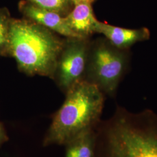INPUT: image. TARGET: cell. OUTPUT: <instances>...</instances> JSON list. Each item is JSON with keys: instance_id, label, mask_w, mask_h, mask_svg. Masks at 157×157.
<instances>
[{"instance_id": "cell-4", "label": "cell", "mask_w": 157, "mask_h": 157, "mask_svg": "<svg viewBox=\"0 0 157 157\" xmlns=\"http://www.w3.org/2000/svg\"><path fill=\"white\" fill-rule=\"evenodd\" d=\"M127 62L124 50L116 48L106 39L98 40L90 45L85 79L104 94L114 96Z\"/></svg>"}, {"instance_id": "cell-10", "label": "cell", "mask_w": 157, "mask_h": 157, "mask_svg": "<svg viewBox=\"0 0 157 157\" xmlns=\"http://www.w3.org/2000/svg\"><path fill=\"white\" fill-rule=\"evenodd\" d=\"M12 19L10 11L6 8H0V56H8Z\"/></svg>"}, {"instance_id": "cell-5", "label": "cell", "mask_w": 157, "mask_h": 157, "mask_svg": "<svg viewBox=\"0 0 157 157\" xmlns=\"http://www.w3.org/2000/svg\"><path fill=\"white\" fill-rule=\"evenodd\" d=\"M89 40L80 37L65 40L53 78L65 93L74 84L85 79L91 45Z\"/></svg>"}, {"instance_id": "cell-13", "label": "cell", "mask_w": 157, "mask_h": 157, "mask_svg": "<svg viewBox=\"0 0 157 157\" xmlns=\"http://www.w3.org/2000/svg\"><path fill=\"white\" fill-rule=\"evenodd\" d=\"M91 1V2H93L94 0H73V3H76V2H78L79 1Z\"/></svg>"}, {"instance_id": "cell-3", "label": "cell", "mask_w": 157, "mask_h": 157, "mask_svg": "<svg viewBox=\"0 0 157 157\" xmlns=\"http://www.w3.org/2000/svg\"><path fill=\"white\" fill-rule=\"evenodd\" d=\"M56 34L26 18H12L8 56L23 73L53 78L65 41Z\"/></svg>"}, {"instance_id": "cell-9", "label": "cell", "mask_w": 157, "mask_h": 157, "mask_svg": "<svg viewBox=\"0 0 157 157\" xmlns=\"http://www.w3.org/2000/svg\"><path fill=\"white\" fill-rule=\"evenodd\" d=\"M65 146L64 157H96L95 130L84 132Z\"/></svg>"}, {"instance_id": "cell-1", "label": "cell", "mask_w": 157, "mask_h": 157, "mask_svg": "<svg viewBox=\"0 0 157 157\" xmlns=\"http://www.w3.org/2000/svg\"><path fill=\"white\" fill-rule=\"evenodd\" d=\"M96 157H157V114L117 106L95 129Z\"/></svg>"}, {"instance_id": "cell-6", "label": "cell", "mask_w": 157, "mask_h": 157, "mask_svg": "<svg viewBox=\"0 0 157 157\" xmlns=\"http://www.w3.org/2000/svg\"><path fill=\"white\" fill-rule=\"evenodd\" d=\"M18 8L25 18L38 23L56 33L67 38L78 37L68 27L65 17L56 12L34 5L26 0L21 1Z\"/></svg>"}, {"instance_id": "cell-2", "label": "cell", "mask_w": 157, "mask_h": 157, "mask_svg": "<svg viewBox=\"0 0 157 157\" xmlns=\"http://www.w3.org/2000/svg\"><path fill=\"white\" fill-rule=\"evenodd\" d=\"M105 94L84 79L67 90L61 107L53 116L43 144L65 145L79 135L95 130L101 122Z\"/></svg>"}, {"instance_id": "cell-8", "label": "cell", "mask_w": 157, "mask_h": 157, "mask_svg": "<svg viewBox=\"0 0 157 157\" xmlns=\"http://www.w3.org/2000/svg\"><path fill=\"white\" fill-rule=\"evenodd\" d=\"M97 33L102 34L114 47L126 50L135 43L150 38V32L145 28L139 29L122 28L99 21Z\"/></svg>"}, {"instance_id": "cell-11", "label": "cell", "mask_w": 157, "mask_h": 157, "mask_svg": "<svg viewBox=\"0 0 157 157\" xmlns=\"http://www.w3.org/2000/svg\"><path fill=\"white\" fill-rule=\"evenodd\" d=\"M34 5L51 11L55 12L63 17L67 16L74 6L73 0H26Z\"/></svg>"}, {"instance_id": "cell-12", "label": "cell", "mask_w": 157, "mask_h": 157, "mask_svg": "<svg viewBox=\"0 0 157 157\" xmlns=\"http://www.w3.org/2000/svg\"><path fill=\"white\" fill-rule=\"evenodd\" d=\"M8 137L3 125L0 123V146L8 140Z\"/></svg>"}, {"instance_id": "cell-7", "label": "cell", "mask_w": 157, "mask_h": 157, "mask_svg": "<svg viewBox=\"0 0 157 157\" xmlns=\"http://www.w3.org/2000/svg\"><path fill=\"white\" fill-rule=\"evenodd\" d=\"M92 3L89 1L76 2L71 11L64 17L68 27L80 38L89 39L97 33L99 21L94 14Z\"/></svg>"}]
</instances>
